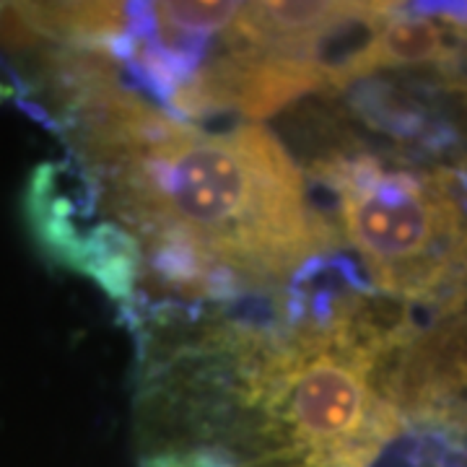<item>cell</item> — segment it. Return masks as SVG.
Segmentation results:
<instances>
[{
	"label": "cell",
	"mask_w": 467,
	"mask_h": 467,
	"mask_svg": "<svg viewBox=\"0 0 467 467\" xmlns=\"http://www.w3.org/2000/svg\"><path fill=\"white\" fill-rule=\"evenodd\" d=\"M135 322L140 467H368L398 431L358 299L322 327L174 304Z\"/></svg>",
	"instance_id": "obj_1"
},
{
	"label": "cell",
	"mask_w": 467,
	"mask_h": 467,
	"mask_svg": "<svg viewBox=\"0 0 467 467\" xmlns=\"http://www.w3.org/2000/svg\"><path fill=\"white\" fill-rule=\"evenodd\" d=\"M312 174L335 195L343 236L379 288L431 296L467 270L465 221L436 180L368 156H325Z\"/></svg>",
	"instance_id": "obj_3"
},
{
	"label": "cell",
	"mask_w": 467,
	"mask_h": 467,
	"mask_svg": "<svg viewBox=\"0 0 467 467\" xmlns=\"http://www.w3.org/2000/svg\"><path fill=\"white\" fill-rule=\"evenodd\" d=\"M81 169L109 221L146 252H187L242 294L278 288L335 247L296 161L263 125L205 133L167 115L143 140Z\"/></svg>",
	"instance_id": "obj_2"
},
{
	"label": "cell",
	"mask_w": 467,
	"mask_h": 467,
	"mask_svg": "<svg viewBox=\"0 0 467 467\" xmlns=\"http://www.w3.org/2000/svg\"><path fill=\"white\" fill-rule=\"evenodd\" d=\"M450 26L423 11H398L387 18L368 52V73L379 67L420 66L450 55Z\"/></svg>",
	"instance_id": "obj_4"
}]
</instances>
